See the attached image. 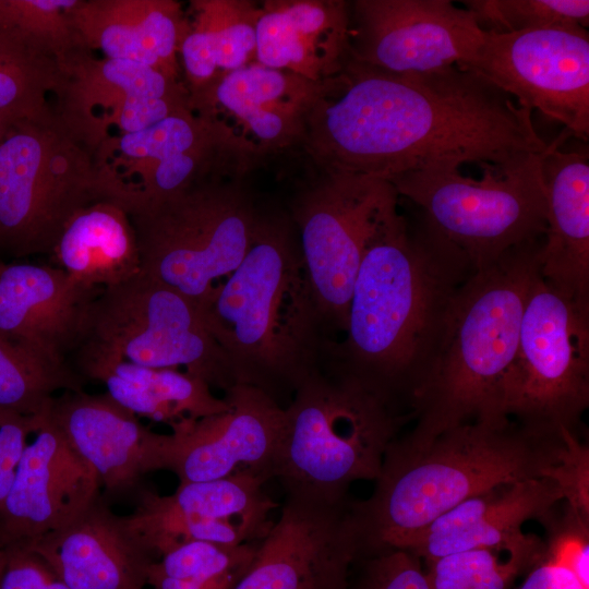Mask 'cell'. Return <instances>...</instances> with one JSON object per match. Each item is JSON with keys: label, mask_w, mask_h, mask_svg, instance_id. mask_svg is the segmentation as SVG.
<instances>
[{"label": "cell", "mask_w": 589, "mask_h": 589, "mask_svg": "<svg viewBox=\"0 0 589 589\" xmlns=\"http://www.w3.org/2000/svg\"><path fill=\"white\" fill-rule=\"evenodd\" d=\"M346 589H430L421 560L406 549L359 555Z\"/></svg>", "instance_id": "cell-37"}, {"label": "cell", "mask_w": 589, "mask_h": 589, "mask_svg": "<svg viewBox=\"0 0 589 589\" xmlns=\"http://www.w3.org/2000/svg\"><path fill=\"white\" fill-rule=\"evenodd\" d=\"M43 417L0 410V508L11 489L28 437L37 431Z\"/></svg>", "instance_id": "cell-39"}, {"label": "cell", "mask_w": 589, "mask_h": 589, "mask_svg": "<svg viewBox=\"0 0 589 589\" xmlns=\"http://www.w3.org/2000/svg\"><path fill=\"white\" fill-rule=\"evenodd\" d=\"M484 33L509 34L550 27H585L588 0H465Z\"/></svg>", "instance_id": "cell-36"}, {"label": "cell", "mask_w": 589, "mask_h": 589, "mask_svg": "<svg viewBox=\"0 0 589 589\" xmlns=\"http://www.w3.org/2000/svg\"><path fill=\"white\" fill-rule=\"evenodd\" d=\"M352 501L286 492L233 589H346L360 553Z\"/></svg>", "instance_id": "cell-15"}, {"label": "cell", "mask_w": 589, "mask_h": 589, "mask_svg": "<svg viewBox=\"0 0 589 589\" xmlns=\"http://www.w3.org/2000/svg\"><path fill=\"white\" fill-rule=\"evenodd\" d=\"M503 405L509 419L548 436L578 432L589 407V308L540 274L525 304Z\"/></svg>", "instance_id": "cell-10"}, {"label": "cell", "mask_w": 589, "mask_h": 589, "mask_svg": "<svg viewBox=\"0 0 589 589\" xmlns=\"http://www.w3.org/2000/svg\"><path fill=\"white\" fill-rule=\"evenodd\" d=\"M97 201L93 154L55 113L11 125L0 142V253L50 254L71 217Z\"/></svg>", "instance_id": "cell-9"}, {"label": "cell", "mask_w": 589, "mask_h": 589, "mask_svg": "<svg viewBox=\"0 0 589 589\" xmlns=\"http://www.w3.org/2000/svg\"><path fill=\"white\" fill-rule=\"evenodd\" d=\"M544 152L503 165L479 164L480 179L465 177L458 163L443 160L388 181L480 271L512 248L544 237Z\"/></svg>", "instance_id": "cell-8"}, {"label": "cell", "mask_w": 589, "mask_h": 589, "mask_svg": "<svg viewBox=\"0 0 589 589\" xmlns=\"http://www.w3.org/2000/svg\"><path fill=\"white\" fill-rule=\"evenodd\" d=\"M47 417L95 470L108 501L137 492L147 473L166 470L170 435L144 426L107 393L64 392Z\"/></svg>", "instance_id": "cell-20"}, {"label": "cell", "mask_w": 589, "mask_h": 589, "mask_svg": "<svg viewBox=\"0 0 589 589\" xmlns=\"http://www.w3.org/2000/svg\"><path fill=\"white\" fill-rule=\"evenodd\" d=\"M563 130L542 157L546 229L539 252L543 280L589 308V155L564 152Z\"/></svg>", "instance_id": "cell-25"}, {"label": "cell", "mask_w": 589, "mask_h": 589, "mask_svg": "<svg viewBox=\"0 0 589 589\" xmlns=\"http://www.w3.org/2000/svg\"><path fill=\"white\" fill-rule=\"evenodd\" d=\"M0 589H70L47 563L28 550H10Z\"/></svg>", "instance_id": "cell-40"}, {"label": "cell", "mask_w": 589, "mask_h": 589, "mask_svg": "<svg viewBox=\"0 0 589 589\" xmlns=\"http://www.w3.org/2000/svg\"><path fill=\"white\" fill-rule=\"evenodd\" d=\"M563 436L564 446L553 480L560 486L566 504L589 517V447L578 432L564 429Z\"/></svg>", "instance_id": "cell-38"}, {"label": "cell", "mask_w": 589, "mask_h": 589, "mask_svg": "<svg viewBox=\"0 0 589 589\" xmlns=\"http://www.w3.org/2000/svg\"><path fill=\"white\" fill-rule=\"evenodd\" d=\"M518 105L560 122L575 137L589 136V34L585 27L484 33L466 65Z\"/></svg>", "instance_id": "cell-14"}, {"label": "cell", "mask_w": 589, "mask_h": 589, "mask_svg": "<svg viewBox=\"0 0 589 589\" xmlns=\"http://www.w3.org/2000/svg\"><path fill=\"white\" fill-rule=\"evenodd\" d=\"M77 373L101 382L107 394L135 416L172 424L201 419L229 409L203 380L168 368L132 363L120 356L81 345L76 350Z\"/></svg>", "instance_id": "cell-28"}, {"label": "cell", "mask_w": 589, "mask_h": 589, "mask_svg": "<svg viewBox=\"0 0 589 589\" xmlns=\"http://www.w3.org/2000/svg\"><path fill=\"white\" fill-rule=\"evenodd\" d=\"M50 254L56 267L87 288L116 286L142 272L130 217L108 201L94 202L75 213Z\"/></svg>", "instance_id": "cell-29"}, {"label": "cell", "mask_w": 589, "mask_h": 589, "mask_svg": "<svg viewBox=\"0 0 589 589\" xmlns=\"http://www.w3.org/2000/svg\"><path fill=\"white\" fill-rule=\"evenodd\" d=\"M72 368H56L0 337V410L27 417L48 412L56 393L84 390Z\"/></svg>", "instance_id": "cell-33"}, {"label": "cell", "mask_w": 589, "mask_h": 589, "mask_svg": "<svg viewBox=\"0 0 589 589\" xmlns=\"http://www.w3.org/2000/svg\"><path fill=\"white\" fill-rule=\"evenodd\" d=\"M77 0H0V32L53 57L59 64L85 48L72 23ZM86 49V48H85Z\"/></svg>", "instance_id": "cell-35"}, {"label": "cell", "mask_w": 589, "mask_h": 589, "mask_svg": "<svg viewBox=\"0 0 589 589\" xmlns=\"http://www.w3.org/2000/svg\"><path fill=\"white\" fill-rule=\"evenodd\" d=\"M5 562H7V553L4 551H0V582H1L3 570H4Z\"/></svg>", "instance_id": "cell-44"}, {"label": "cell", "mask_w": 589, "mask_h": 589, "mask_svg": "<svg viewBox=\"0 0 589 589\" xmlns=\"http://www.w3.org/2000/svg\"><path fill=\"white\" fill-rule=\"evenodd\" d=\"M179 57L188 92L255 61L260 2L193 0Z\"/></svg>", "instance_id": "cell-31"}, {"label": "cell", "mask_w": 589, "mask_h": 589, "mask_svg": "<svg viewBox=\"0 0 589 589\" xmlns=\"http://www.w3.org/2000/svg\"><path fill=\"white\" fill-rule=\"evenodd\" d=\"M476 272L420 211L410 220L397 202L365 247L345 339L332 341L327 357L409 407L449 304Z\"/></svg>", "instance_id": "cell-2"}, {"label": "cell", "mask_w": 589, "mask_h": 589, "mask_svg": "<svg viewBox=\"0 0 589 589\" xmlns=\"http://www.w3.org/2000/svg\"><path fill=\"white\" fill-rule=\"evenodd\" d=\"M245 175L216 172L127 212L142 273L197 304L229 277L249 251L261 216Z\"/></svg>", "instance_id": "cell-7"}, {"label": "cell", "mask_w": 589, "mask_h": 589, "mask_svg": "<svg viewBox=\"0 0 589 589\" xmlns=\"http://www.w3.org/2000/svg\"><path fill=\"white\" fill-rule=\"evenodd\" d=\"M34 434L0 508V551L29 549L70 524L101 494L95 470L47 413Z\"/></svg>", "instance_id": "cell-19"}, {"label": "cell", "mask_w": 589, "mask_h": 589, "mask_svg": "<svg viewBox=\"0 0 589 589\" xmlns=\"http://www.w3.org/2000/svg\"><path fill=\"white\" fill-rule=\"evenodd\" d=\"M525 574L526 578L517 589H589V580L580 577L545 543L542 554Z\"/></svg>", "instance_id": "cell-41"}, {"label": "cell", "mask_w": 589, "mask_h": 589, "mask_svg": "<svg viewBox=\"0 0 589 589\" xmlns=\"http://www.w3.org/2000/svg\"><path fill=\"white\" fill-rule=\"evenodd\" d=\"M93 157L101 199L125 212L216 172L251 170L189 105L142 131L107 139Z\"/></svg>", "instance_id": "cell-13"}, {"label": "cell", "mask_w": 589, "mask_h": 589, "mask_svg": "<svg viewBox=\"0 0 589 589\" xmlns=\"http://www.w3.org/2000/svg\"><path fill=\"white\" fill-rule=\"evenodd\" d=\"M53 113L62 127L93 155L117 134L124 111L137 99L187 93L175 81L148 65L120 59H95L80 49L60 64Z\"/></svg>", "instance_id": "cell-24"}, {"label": "cell", "mask_w": 589, "mask_h": 589, "mask_svg": "<svg viewBox=\"0 0 589 589\" xmlns=\"http://www.w3.org/2000/svg\"><path fill=\"white\" fill-rule=\"evenodd\" d=\"M12 124H14V122L0 116V142L2 141Z\"/></svg>", "instance_id": "cell-43"}, {"label": "cell", "mask_w": 589, "mask_h": 589, "mask_svg": "<svg viewBox=\"0 0 589 589\" xmlns=\"http://www.w3.org/2000/svg\"><path fill=\"white\" fill-rule=\"evenodd\" d=\"M544 550L534 536L510 552L476 549L424 561L430 589H509Z\"/></svg>", "instance_id": "cell-34"}, {"label": "cell", "mask_w": 589, "mask_h": 589, "mask_svg": "<svg viewBox=\"0 0 589 589\" xmlns=\"http://www.w3.org/2000/svg\"><path fill=\"white\" fill-rule=\"evenodd\" d=\"M349 1L260 2L255 61L312 82L337 74L349 56Z\"/></svg>", "instance_id": "cell-26"}, {"label": "cell", "mask_w": 589, "mask_h": 589, "mask_svg": "<svg viewBox=\"0 0 589 589\" xmlns=\"http://www.w3.org/2000/svg\"><path fill=\"white\" fill-rule=\"evenodd\" d=\"M563 446V432L540 435L512 419L500 425L461 424L422 443L399 435L384 454L371 496L352 501L359 555L400 546L438 516L494 486L553 480Z\"/></svg>", "instance_id": "cell-4"}, {"label": "cell", "mask_w": 589, "mask_h": 589, "mask_svg": "<svg viewBox=\"0 0 589 589\" xmlns=\"http://www.w3.org/2000/svg\"><path fill=\"white\" fill-rule=\"evenodd\" d=\"M27 550L70 589H145L149 565L157 560L103 493L70 524Z\"/></svg>", "instance_id": "cell-22"}, {"label": "cell", "mask_w": 589, "mask_h": 589, "mask_svg": "<svg viewBox=\"0 0 589 589\" xmlns=\"http://www.w3.org/2000/svg\"><path fill=\"white\" fill-rule=\"evenodd\" d=\"M259 542L224 545L192 541L161 554L148 568L152 589H233Z\"/></svg>", "instance_id": "cell-32"}, {"label": "cell", "mask_w": 589, "mask_h": 589, "mask_svg": "<svg viewBox=\"0 0 589 589\" xmlns=\"http://www.w3.org/2000/svg\"><path fill=\"white\" fill-rule=\"evenodd\" d=\"M562 501L560 486L549 478L497 485L450 508L398 548L421 561L476 549L510 552L534 537L524 533L522 525L540 521Z\"/></svg>", "instance_id": "cell-23"}, {"label": "cell", "mask_w": 589, "mask_h": 589, "mask_svg": "<svg viewBox=\"0 0 589 589\" xmlns=\"http://www.w3.org/2000/svg\"><path fill=\"white\" fill-rule=\"evenodd\" d=\"M543 239L512 248L456 292L410 394L414 424L402 435L406 441L422 443L466 423L510 420L504 412V384Z\"/></svg>", "instance_id": "cell-5"}, {"label": "cell", "mask_w": 589, "mask_h": 589, "mask_svg": "<svg viewBox=\"0 0 589 589\" xmlns=\"http://www.w3.org/2000/svg\"><path fill=\"white\" fill-rule=\"evenodd\" d=\"M484 32L450 0L349 1L351 59L393 73L466 65Z\"/></svg>", "instance_id": "cell-16"}, {"label": "cell", "mask_w": 589, "mask_h": 589, "mask_svg": "<svg viewBox=\"0 0 589 589\" xmlns=\"http://www.w3.org/2000/svg\"><path fill=\"white\" fill-rule=\"evenodd\" d=\"M321 88L297 74L256 61L189 93V106L250 168L301 145L305 119Z\"/></svg>", "instance_id": "cell-17"}, {"label": "cell", "mask_w": 589, "mask_h": 589, "mask_svg": "<svg viewBox=\"0 0 589 589\" xmlns=\"http://www.w3.org/2000/svg\"><path fill=\"white\" fill-rule=\"evenodd\" d=\"M81 345L141 365L183 368L211 387L225 392L237 384L199 304L142 272L100 290Z\"/></svg>", "instance_id": "cell-12"}, {"label": "cell", "mask_w": 589, "mask_h": 589, "mask_svg": "<svg viewBox=\"0 0 589 589\" xmlns=\"http://www.w3.org/2000/svg\"><path fill=\"white\" fill-rule=\"evenodd\" d=\"M266 481L243 471L218 480L179 483L166 496L141 488L136 507L161 520L229 527L259 542L271 529V513L277 506L263 490Z\"/></svg>", "instance_id": "cell-30"}, {"label": "cell", "mask_w": 589, "mask_h": 589, "mask_svg": "<svg viewBox=\"0 0 589 589\" xmlns=\"http://www.w3.org/2000/svg\"><path fill=\"white\" fill-rule=\"evenodd\" d=\"M101 289L87 288L56 266L0 262V337L56 368L83 341Z\"/></svg>", "instance_id": "cell-21"}, {"label": "cell", "mask_w": 589, "mask_h": 589, "mask_svg": "<svg viewBox=\"0 0 589 589\" xmlns=\"http://www.w3.org/2000/svg\"><path fill=\"white\" fill-rule=\"evenodd\" d=\"M199 306L236 383L279 405L322 363L330 341L287 214L261 212L243 261Z\"/></svg>", "instance_id": "cell-3"}, {"label": "cell", "mask_w": 589, "mask_h": 589, "mask_svg": "<svg viewBox=\"0 0 589 589\" xmlns=\"http://www.w3.org/2000/svg\"><path fill=\"white\" fill-rule=\"evenodd\" d=\"M229 409L172 423L166 470L179 483L211 481L251 471L273 479L285 428V407L263 390L236 384L225 392Z\"/></svg>", "instance_id": "cell-18"}, {"label": "cell", "mask_w": 589, "mask_h": 589, "mask_svg": "<svg viewBox=\"0 0 589 589\" xmlns=\"http://www.w3.org/2000/svg\"><path fill=\"white\" fill-rule=\"evenodd\" d=\"M294 196L289 215L326 337L345 333L356 276L365 247L398 202L389 181L317 169Z\"/></svg>", "instance_id": "cell-11"}, {"label": "cell", "mask_w": 589, "mask_h": 589, "mask_svg": "<svg viewBox=\"0 0 589 589\" xmlns=\"http://www.w3.org/2000/svg\"><path fill=\"white\" fill-rule=\"evenodd\" d=\"M1 262V261H0Z\"/></svg>", "instance_id": "cell-45"}, {"label": "cell", "mask_w": 589, "mask_h": 589, "mask_svg": "<svg viewBox=\"0 0 589 589\" xmlns=\"http://www.w3.org/2000/svg\"><path fill=\"white\" fill-rule=\"evenodd\" d=\"M74 29L87 49L108 59L148 65L181 81L179 51L189 31L187 12L175 0H77Z\"/></svg>", "instance_id": "cell-27"}, {"label": "cell", "mask_w": 589, "mask_h": 589, "mask_svg": "<svg viewBox=\"0 0 589 589\" xmlns=\"http://www.w3.org/2000/svg\"><path fill=\"white\" fill-rule=\"evenodd\" d=\"M285 417L272 477L286 492L332 501L349 497L356 481H375L387 447L413 421L404 402L327 358L297 388Z\"/></svg>", "instance_id": "cell-6"}, {"label": "cell", "mask_w": 589, "mask_h": 589, "mask_svg": "<svg viewBox=\"0 0 589 589\" xmlns=\"http://www.w3.org/2000/svg\"><path fill=\"white\" fill-rule=\"evenodd\" d=\"M301 146L317 169L388 181L443 160L503 165L548 144L530 110L469 68L393 73L349 58L321 83Z\"/></svg>", "instance_id": "cell-1"}, {"label": "cell", "mask_w": 589, "mask_h": 589, "mask_svg": "<svg viewBox=\"0 0 589 589\" xmlns=\"http://www.w3.org/2000/svg\"><path fill=\"white\" fill-rule=\"evenodd\" d=\"M0 69H60L53 57L0 32Z\"/></svg>", "instance_id": "cell-42"}]
</instances>
